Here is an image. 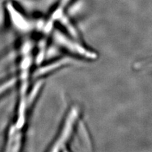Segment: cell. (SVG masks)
Instances as JSON below:
<instances>
[{
  "mask_svg": "<svg viewBox=\"0 0 152 152\" xmlns=\"http://www.w3.org/2000/svg\"><path fill=\"white\" fill-rule=\"evenodd\" d=\"M7 9L10 14V17L12 18V21L17 28L25 30L28 26L26 18L19 12L17 10L13 7L10 3L7 4Z\"/></svg>",
  "mask_w": 152,
  "mask_h": 152,
  "instance_id": "1",
  "label": "cell"
},
{
  "mask_svg": "<svg viewBox=\"0 0 152 152\" xmlns=\"http://www.w3.org/2000/svg\"><path fill=\"white\" fill-rule=\"evenodd\" d=\"M15 83V79H13L9 80L7 82L2 84L1 86H0V94H3L4 92V91H6V90L10 88H11L12 86H13Z\"/></svg>",
  "mask_w": 152,
  "mask_h": 152,
  "instance_id": "2",
  "label": "cell"
}]
</instances>
